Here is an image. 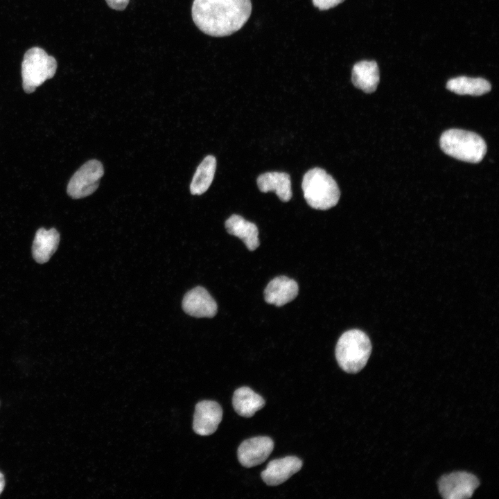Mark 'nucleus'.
<instances>
[{
    "mask_svg": "<svg viewBox=\"0 0 499 499\" xmlns=\"http://www.w3.org/2000/svg\"><path fill=\"white\" fill-rule=\"evenodd\" d=\"M251 12L250 0H194L191 9L196 26L213 37L228 36L238 31Z\"/></svg>",
    "mask_w": 499,
    "mask_h": 499,
    "instance_id": "obj_1",
    "label": "nucleus"
},
{
    "mask_svg": "<svg viewBox=\"0 0 499 499\" xmlns=\"http://www.w3.org/2000/svg\"><path fill=\"white\" fill-rule=\"evenodd\" d=\"M301 189L307 204L318 210H326L339 201V187L331 175L321 168H313L304 175Z\"/></svg>",
    "mask_w": 499,
    "mask_h": 499,
    "instance_id": "obj_2",
    "label": "nucleus"
},
{
    "mask_svg": "<svg viewBox=\"0 0 499 499\" xmlns=\"http://www.w3.org/2000/svg\"><path fill=\"white\" fill-rule=\"evenodd\" d=\"M371 352L369 337L358 329L344 332L335 347V358L339 366L349 374L360 371L367 362Z\"/></svg>",
    "mask_w": 499,
    "mask_h": 499,
    "instance_id": "obj_3",
    "label": "nucleus"
},
{
    "mask_svg": "<svg viewBox=\"0 0 499 499\" xmlns=\"http://www.w3.org/2000/svg\"><path fill=\"white\" fill-rule=\"evenodd\" d=\"M439 145L446 155L469 163H479L487 152V144L480 135L459 129L443 132Z\"/></svg>",
    "mask_w": 499,
    "mask_h": 499,
    "instance_id": "obj_4",
    "label": "nucleus"
},
{
    "mask_svg": "<svg viewBox=\"0 0 499 499\" xmlns=\"http://www.w3.org/2000/svg\"><path fill=\"white\" fill-rule=\"evenodd\" d=\"M57 69L56 60L39 47H33L24 54L21 63L22 86L27 94L46 80L53 77Z\"/></svg>",
    "mask_w": 499,
    "mask_h": 499,
    "instance_id": "obj_5",
    "label": "nucleus"
},
{
    "mask_svg": "<svg viewBox=\"0 0 499 499\" xmlns=\"http://www.w3.org/2000/svg\"><path fill=\"white\" fill-rule=\"evenodd\" d=\"M103 173L101 162L96 159L87 161L69 180L67 189L68 195L74 199L90 195L98 187Z\"/></svg>",
    "mask_w": 499,
    "mask_h": 499,
    "instance_id": "obj_6",
    "label": "nucleus"
},
{
    "mask_svg": "<svg viewBox=\"0 0 499 499\" xmlns=\"http://www.w3.org/2000/svg\"><path fill=\"white\" fill-rule=\"evenodd\" d=\"M479 484L475 475L464 471L444 475L438 482L439 493L445 499L469 498Z\"/></svg>",
    "mask_w": 499,
    "mask_h": 499,
    "instance_id": "obj_7",
    "label": "nucleus"
},
{
    "mask_svg": "<svg viewBox=\"0 0 499 499\" xmlns=\"http://www.w3.org/2000/svg\"><path fill=\"white\" fill-rule=\"evenodd\" d=\"M273 448L274 442L269 437L259 436L247 439L238 448V459L242 466L254 467L264 462Z\"/></svg>",
    "mask_w": 499,
    "mask_h": 499,
    "instance_id": "obj_8",
    "label": "nucleus"
},
{
    "mask_svg": "<svg viewBox=\"0 0 499 499\" xmlns=\"http://www.w3.org/2000/svg\"><path fill=\"white\" fill-rule=\"evenodd\" d=\"M222 419V410L218 403L204 400L195 408L193 428L195 433L207 436L213 434Z\"/></svg>",
    "mask_w": 499,
    "mask_h": 499,
    "instance_id": "obj_9",
    "label": "nucleus"
},
{
    "mask_svg": "<svg viewBox=\"0 0 499 499\" xmlns=\"http://www.w3.org/2000/svg\"><path fill=\"white\" fill-rule=\"evenodd\" d=\"M182 308L195 317H213L217 313V304L209 292L198 286L189 290L182 300Z\"/></svg>",
    "mask_w": 499,
    "mask_h": 499,
    "instance_id": "obj_10",
    "label": "nucleus"
},
{
    "mask_svg": "<svg viewBox=\"0 0 499 499\" xmlns=\"http://www.w3.org/2000/svg\"><path fill=\"white\" fill-rule=\"evenodd\" d=\"M302 461L295 456H287L270 461L261 476L269 486H277L288 480L302 467Z\"/></svg>",
    "mask_w": 499,
    "mask_h": 499,
    "instance_id": "obj_11",
    "label": "nucleus"
},
{
    "mask_svg": "<svg viewBox=\"0 0 499 499\" xmlns=\"http://www.w3.org/2000/svg\"><path fill=\"white\" fill-rule=\"evenodd\" d=\"M297 283L286 276L271 280L264 290L265 301L276 306H282L292 301L298 295Z\"/></svg>",
    "mask_w": 499,
    "mask_h": 499,
    "instance_id": "obj_12",
    "label": "nucleus"
},
{
    "mask_svg": "<svg viewBox=\"0 0 499 499\" xmlns=\"http://www.w3.org/2000/svg\"><path fill=\"white\" fill-rule=\"evenodd\" d=\"M259 189L263 193L274 191L282 202H288L292 195L290 175L284 172H266L257 180Z\"/></svg>",
    "mask_w": 499,
    "mask_h": 499,
    "instance_id": "obj_13",
    "label": "nucleus"
},
{
    "mask_svg": "<svg viewBox=\"0 0 499 499\" xmlns=\"http://www.w3.org/2000/svg\"><path fill=\"white\" fill-rule=\"evenodd\" d=\"M379 80V69L375 61L362 60L354 64L351 81L356 87L367 94L373 93Z\"/></svg>",
    "mask_w": 499,
    "mask_h": 499,
    "instance_id": "obj_14",
    "label": "nucleus"
},
{
    "mask_svg": "<svg viewBox=\"0 0 499 499\" xmlns=\"http://www.w3.org/2000/svg\"><path fill=\"white\" fill-rule=\"evenodd\" d=\"M227 232L241 239L247 248L253 251L259 246L256 225L237 214L231 215L225 222Z\"/></svg>",
    "mask_w": 499,
    "mask_h": 499,
    "instance_id": "obj_15",
    "label": "nucleus"
},
{
    "mask_svg": "<svg viewBox=\"0 0 499 499\" xmlns=\"http://www.w3.org/2000/svg\"><path fill=\"white\" fill-rule=\"evenodd\" d=\"M59 242L60 234L55 229H39L35 234L32 247L33 256L36 262H47L56 251Z\"/></svg>",
    "mask_w": 499,
    "mask_h": 499,
    "instance_id": "obj_16",
    "label": "nucleus"
},
{
    "mask_svg": "<svg viewBox=\"0 0 499 499\" xmlns=\"http://www.w3.org/2000/svg\"><path fill=\"white\" fill-rule=\"evenodd\" d=\"M233 407L238 414L244 417H252L265 404L259 394L248 387H241L235 390L232 397Z\"/></svg>",
    "mask_w": 499,
    "mask_h": 499,
    "instance_id": "obj_17",
    "label": "nucleus"
},
{
    "mask_svg": "<svg viewBox=\"0 0 499 499\" xmlns=\"http://www.w3.org/2000/svg\"><path fill=\"white\" fill-rule=\"evenodd\" d=\"M446 88L459 95L481 96L491 91L489 81L482 78L459 76L450 79Z\"/></svg>",
    "mask_w": 499,
    "mask_h": 499,
    "instance_id": "obj_18",
    "label": "nucleus"
},
{
    "mask_svg": "<svg viewBox=\"0 0 499 499\" xmlns=\"http://www.w3.org/2000/svg\"><path fill=\"white\" fill-rule=\"evenodd\" d=\"M216 169V159L207 155L198 166L192 179L190 191L193 195H201L207 191L213 180Z\"/></svg>",
    "mask_w": 499,
    "mask_h": 499,
    "instance_id": "obj_19",
    "label": "nucleus"
},
{
    "mask_svg": "<svg viewBox=\"0 0 499 499\" xmlns=\"http://www.w3.org/2000/svg\"><path fill=\"white\" fill-rule=\"evenodd\" d=\"M313 5L320 10H329L342 3L344 0H312Z\"/></svg>",
    "mask_w": 499,
    "mask_h": 499,
    "instance_id": "obj_20",
    "label": "nucleus"
},
{
    "mask_svg": "<svg viewBox=\"0 0 499 499\" xmlns=\"http://www.w3.org/2000/svg\"><path fill=\"white\" fill-rule=\"evenodd\" d=\"M107 5L112 9L123 10L128 6L130 0H105Z\"/></svg>",
    "mask_w": 499,
    "mask_h": 499,
    "instance_id": "obj_21",
    "label": "nucleus"
},
{
    "mask_svg": "<svg viewBox=\"0 0 499 499\" xmlns=\"http://www.w3.org/2000/svg\"><path fill=\"white\" fill-rule=\"evenodd\" d=\"M5 487V478L3 474L0 472V494L2 493Z\"/></svg>",
    "mask_w": 499,
    "mask_h": 499,
    "instance_id": "obj_22",
    "label": "nucleus"
}]
</instances>
